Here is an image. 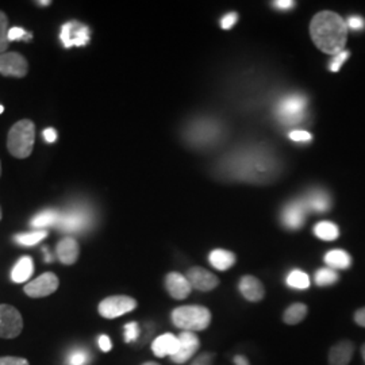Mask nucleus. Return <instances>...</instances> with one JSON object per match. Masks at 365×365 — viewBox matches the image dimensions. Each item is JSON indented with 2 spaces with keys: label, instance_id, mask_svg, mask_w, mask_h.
I'll list each match as a JSON object with an SVG mask.
<instances>
[{
  "label": "nucleus",
  "instance_id": "obj_13",
  "mask_svg": "<svg viewBox=\"0 0 365 365\" xmlns=\"http://www.w3.org/2000/svg\"><path fill=\"white\" fill-rule=\"evenodd\" d=\"M178 339H179V349L170 357V360L175 364H184L197 352L200 346V341L192 331H182L178 336Z\"/></svg>",
  "mask_w": 365,
  "mask_h": 365
},
{
  "label": "nucleus",
  "instance_id": "obj_15",
  "mask_svg": "<svg viewBox=\"0 0 365 365\" xmlns=\"http://www.w3.org/2000/svg\"><path fill=\"white\" fill-rule=\"evenodd\" d=\"M187 279L191 284V287L207 292L220 284V280L215 274H211L207 269L200 268V267H194L187 272Z\"/></svg>",
  "mask_w": 365,
  "mask_h": 365
},
{
  "label": "nucleus",
  "instance_id": "obj_11",
  "mask_svg": "<svg viewBox=\"0 0 365 365\" xmlns=\"http://www.w3.org/2000/svg\"><path fill=\"white\" fill-rule=\"evenodd\" d=\"M307 212L310 211L307 209L304 199L292 200L282 211V223L289 230H298L303 226Z\"/></svg>",
  "mask_w": 365,
  "mask_h": 365
},
{
  "label": "nucleus",
  "instance_id": "obj_3",
  "mask_svg": "<svg viewBox=\"0 0 365 365\" xmlns=\"http://www.w3.org/2000/svg\"><path fill=\"white\" fill-rule=\"evenodd\" d=\"M36 141V128L29 119L19 120L14 125L9 133L7 148L10 153L16 158H26L31 155Z\"/></svg>",
  "mask_w": 365,
  "mask_h": 365
},
{
  "label": "nucleus",
  "instance_id": "obj_51",
  "mask_svg": "<svg viewBox=\"0 0 365 365\" xmlns=\"http://www.w3.org/2000/svg\"><path fill=\"white\" fill-rule=\"evenodd\" d=\"M0 220H1V210H0Z\"/></svg>",
  "mask_w": 365,
  "mask_h": 365
},
{
  "label": "nucleus",
  "instance_id": "obj_33",
  "mask_svg": "<svg viewBox=\"0 0 365 365\" xmlns=\"http://www.w3.org/2000/svg\"><path fill=\"white\" fill-rule=\"evenodd\" d=\"M140 337V327L137 322H129L125 325V341L126 342H134Z\"/></svg>",
  "mask_w": 365,
  "mask_h": 365
},
{
  "label": "nucleus",
  "instance_id": "obj_12",
  "mask_svg": "<svg viewBox=\"0 0 365 365\" xmlns=\"http://www.w3.org/2000/svg\"><path fill=\"white\" fill-rule=\"evenodd\" d=\"M26 58L19 53L10 52L0 54V73L4 76H14V78H24L26 76Z\"/></svg>",
  "mask_w": 365,
  "mask_h": 365
},
{
  "label": "nucleus",
  "instance_id": "obj_42",
  "mask_svg": "<svg viewBox=\"0 0 365 365\" xmlns=\"http://www.w3.org/2000/svg\"><path fill=\"white\" fill-rule=\"evenodd\" d=\"M212 359H214L212 353H205V354L199 356L195 361L192 363V365H211L212 364Z\"/></svg>",
  "mask_w": 365,
  "mask_h": 365
},
{
  "label": "nucleus",
  "instance_id": "obj_16",
  "mask_svg": "<svg viewBox=\"0 0 365 365\" xmlns=\"http://www.w3.org/2000/svg\"><path fill=\"white\" fill-rule=\"evenodd\" d=\"M165 287L168 289L170 297L178 300L185 299L192 291L187 276L178 272H170L167 274Z\"/></svg>",
  "mask_w": 365,
  "mask_h": 365
},
{
  "label": "nucleus",
  "instance_id": "obj_14",
  "mask_svg": "<svg viewBox=\"0 0 365 365\" xmlns=\"http://www.w3.org/2000/svg\"><path fill=\"white\" fill-rule=\"evenodd\" d=\"M57 288H58L57 276L52 272H48L31 280L25 287V292L30 298H43L56 292Z\"/></svg>",
  "mask_w": 365,
  "mask_h": 365
},
{
  "label": "nucleus",
  "instance_id": "obj_31",
  "mask_svg": "<svg viewBox=\"0 0 365 365\" xmlns=\"http://www.w3.org/2000/svg\"><path fill=\"white\" fill-rule=\"evenodd\" d=\"M90 353L84 349H73L66 356V365H88Z\"/></svg>",
  "mask_w": 365,
  "mask_h": 365
},
{
  "label": "nucleus",
  "instance_id": "obj_29",
  "mask_svg": "<svg viewBox=\"0 0 365 365\" xmlns=\"http://www.w3.org/2000/svg\"><path fill=\"white\" fill-rule=\"evenodd\" d=\"M339 282V274L336 269H331L329 267L321 268L315 272V284L319 287H327L333 286Z\"/></svg>",
  "mask_w": 365,
  "mask_h": 365
},
{
  "label": "nucleus",
  "instance_id": "obj_27",
  "mask_svg": "<svg viewBox=\"0 0 365 365\" xmlns=\"http://www.w3.org/2000/svg\"><path fill=\"white\" fill-rule=\"evenodd\" d=\"M58 220H60V212H57L54 210H45L31 220V226H34L37 229H42V227L57 225Z\"/></svg>",
  "mask_w": 365,
  "mask_h": 365
},
{
  "label": "nucleus",
  "instance_id": "obj_41",
  "mask_svg": "<svg viewBox=\"0 0 365 365\" xmlns=\"http://www.w3.org/2000/svg\"><path fill=\"white\" fill-rule=\"evenodd\" d=\"M98 344H99V348L103 351V352H110L111 351V348H113V342H111V339L108 336H101L99 339H98Z\"/></svg>",
  "mask_w": 365,
  "mask_h": 365
},
{
  "label": "nucleus",
  "instance_id": "obj_1",
  "mask_svg": "<svg viewBox=\"0 0 365 365\" xmlns=\"http://www.w3.org/2000/svg\"><path fill=\"white\" fill-rule=\"evenodd\" d=\"M277 170L276 158L261 148L237 150L226 157L220 165V170L225 176L232 180L248 182H269Z\"/></svg>",
  "mask_w": 365,
  "mask_h": 365
},
{
  "label": "nucleus",
  "instance_id": "obj_48",
  "mask_svg": "<svg viewBox=\"0 0 365 365\" xmlns=\"http://www.w3.org/2000/svg\"><path fill=\"white\" fill-rule=\"evenodd\" d=\"M361 354H363V359H364L365 361V345L363 346V348H361Z\"/></svg>",
  "mask_w": 365,
  "mask_h": 365
},
{
  "label": "nucleus",
  "instance_id": "obj_38",
  "mask_svg": "<svg viewBox=\"0 0 365 365\" xmlns=\"http://www.w3.org/2000/svg\"><path fill=\"white\" fill-rule=\"evenodd\" d=\"M0 365H30L26 359L22 357H0Z\"/></svg>",
  "mask_w": 365,
  "mask_h": 365
},
{
  "label": "nucleus",
  "instance_id": "obj_45",
  "mask_svg": "<svg viewBox=\"0 0 365 365\" xmlns=\"http://www.w3.org/2000/svg\"><path fill=\"white\" fill-rule=\"evenodd\" d=\"M235 365H250V364H249L248 359H247V357H245V356H241V354H238V356H235Z\"/></svg>",
  "mask_w": 365,
  "mask_h": 365
},
{
  "label": "nucleus",
  "instance_id": "obj_49",
  "mask_svg": "<svg viewBox=\"0 0 365 365\" xmlns=\"http://www.w3.org/2000/svg\"><path fill=\"white\" fill-rule=\"evenodd\" d=\"M143 365H160L157 364V363H153V361H149V363H145V364Z\"/></svg>",
  "mask_w": 365,
  "mask_h": 365
},
{
  "label": "nucleus",
  "instance_id": "obj_4",
  "mask_svg": "<svg viewBox=\"0 0 365 365\" xmlns=\"http://www.w3.org/2000/svg\"><path fill=\"white\" fill-rule=\"evenodd\" d=\"M172 324L182 331H202L210 327L211 313L203 306H182L172 312Z\"/></svg>",
  "mask_w": 365,
  "mask_h": 365
},
{
  "label": "nucleus",
  "instance_id": "obj_19",
  "mask_svg": "<svg viewBox=\"0 0 365 365\" xmlns=\"http://www.w3.org/2000/svg\"><path fill=\"white\" fill-rule=\"evenodd\" d=\"M354 346L351 341L337 342L329 352V364L349 365L352 360Z\"/></svg>",
  "mask_w": 365,
  "mask_h": 365
},
{
  "label": "nucleus",
  "instance_id": "obj_24",
  "mask_svg": "<svg viewBox=\"0 0 365 365\" xmlns=\"http://www.w3.org/2000/svg\"><path fill=\"white\" fill-rule=\"evenodd\" d=\"M325 262L329 268L337 271V269H348L352 264V259H351V255L346 253L345 250L334 249L325 255Z\"/></svg>",
  "mask_w": 365,
  "mask_h": 365
},
{
  "label": "nucleus",
  "instance_id": "obj_8",
  "mask_svg": "<svg viewBox=\"0 0 365 365\" xmlns=\"http://www.w3.org/2000/svg\"><path fill=\"white\" fill-rule=\"evenodd\" d=\"M135 307H137L135 299L125 295H117V297L106 298L101 302L99 314L107 319H114L120 315L130 313Z\"/></svg>",
  "mask_w": 365,
  "mask_h": 365
},
{
  "label": "nucleus",
  "instance_id": "obj_34",
  "mask_svg": "<svg viewBox=\"0 0 365 365\" xmlns=\"http://www.w3.org/2000/svg\"><path fill=\"white\" fill-rule=\"evenodd\" d=\"M348 57H349V52H346V51L336 54V56L333 57V60L330 61V64H329V69H330L331 72H339L342 64L348 60Z\"/></svg>",
  "mask_w": 365,
  "mask_h": 365
},
{
  "label": "nucleus",
  "instance_id": "obj_46",
  "mask_svg": "<svg viewBox=\"0 0 365 365\" xmlns=\"http://www.w3.org/2000/svg\"><path fill=\"white\" fill-rule=\"evenodd\" d=\"M43 252H45V260H46V262H52V255H51V253H49L46 249H43Z\"/></svg>",
  "mask_w": 365,
  "mask_h": 365
},
{
  "label": "nucleus",
  "instance_id": "obj_5",
  "mask_svg": "<svg viewBox=\"0 0 365 365\" xmlns=\"http://www.w3.org/2000/svg\"><path fill=\"white\" fill-rule=\"evenodd\" d=\"M307 108V98L302 93H289L280 99L276 105V118L286 126L299 125L303 122Z\"/></svg>",
  "mask_w": 365,
  "mask_h": 365
},
{
  "label": "nucleus",
  "instance_id": "obj_47",
  "mask_svg": "<svg viewBox=\"0 0 365 365\" xmlns=\"http://www.w3.org/2000/svg\"><path fill=\"white\" fill-rule=\"evenodd\" d=\"M37 4H39V6H49V4H52V1L51 0H39V1H37Z\"/></svg>",
  "mask_w": 365,
  "mask_h": 365
},
{
  "label": "nucleus",
  "instance_id": "obj_37",
  "mask_svg": "<svg viewBox=\"0 0 365 365\" xmlns=\"http://www.w3.org/2000/svg\"><path fill=\"white\" fill-rule=\"evenodd\" d=\"M346 26L351 30H363L365 26V21L361 16H351L348 21H346Z\"/></svg>",
  "mask_w": 365,
  "mask_h": 365
},
{
  "label": "nucleus",
  "instance_id": "obj_21",
  "mask_svg": "<svg viewBox=\"0 0 365 365\" xmlns=\"http://www.w3.org/2000/svg\"><path fill=\"white\" fill-rule=\"evenodd\" d=\"M309 211L313 212H325L330 209V196L327 195V192L322 190H314L310 194H307L306 197H303Z\"/></svg>",
  "mask_w": 365,
  "mask_h": 365
},
{
  "label": "nucleus",
  "instance_id": "obj_26",
  "mask_svg": "<svg viewBox=\"0 0 365 365\" xmlns=\"http://www.w3.org/2000/svg\"><path fill=\"white\" fill-rule=\"evenodd\" d=\"M307 315V306L303 303H294L283 314V321L287 325H298Z\"/></svg>",
  "mask_w": 365,
  "mask_h": 365
},
{
  "label": "nucleus",
  "instance_id": "obj_43",
  "mask_svg": "<svg viewBox=\"0 0 365 365\" xmlns=\"http://www.w3.org/2000/svg\"><path fill=\"white\" fill-rule=\"evenodd\" d=\"M42 135H43L45 141H46V143H49V144H53V143L57 140V131L54 130L53 128H48V129H45L43 133H42Z\"/></svg>",
  "mask_w": 365,
  "mask_h": 365
},
{
  "label": "nucleus",
  "instance_id": "obj_36",
  "mask_svg": "<svg viewBox=\"0 0 365 365\" xmlns=\"http://www.w3.org/2000/svg\"><path fill=\"white\" fill-rule=\"evenodd\" d=\"M237 21H238V15H237V14H226L221 19L222 29H225V30L232 29V27L235 26V24H237Z\"/></svg>",
  "mask_w": 365,
  "mask_h": 365
},
{
  "label": "nucleus",
  "instance_id": "obj_2",
  "mask_svg": "<svg viewBox=\"0 0 365 365\" xmlns=\"http://www.w3.org/2000/svg\"><path fill=\"white\" fill-rule=\"evenodd\" d=\"M310 34L318 49L336 56L344 52L348 38V26L339 14L324 11L314 16Z\"/></svg>",
  "mask_w": 365,
  "mask_h": 365
},
{
  "label": "nucleus",
  "instance_id": "obj_32",
  "mask_svg": "<svg viewBox=\"0 0 365 365\" xmlns=\"http://www.w3.org/2000/svg\"><path fill=\"white\" fill-rule=\"evenodd\" d=\"M9 19L6 16V14L0 11V53L3 52L9 48Z\"/></svg>",
  "mask_w": 365,
  "mask_h": 365
},
{
  "label": "nucleus",
  "instance_id": "obj_39",
  "mask_svg": "<svg viewBox=\"0 0 365 365\" xmlns=\"http://www.w3.org/2000/svg\"><path fill=\"white\" fill-rule=\"evenodd\" d=\"M27 31H25L22 27H13V29H10V31H9V41H10V42H11V41H22Z\"/></svg>",
  "mask_w": 365,
  "mask_h": 365
},
{
  "label": "nucleus",
  "instance_id": "obj_18",
  "mask_svg": "<svg viewBox=\"0 0 365 365\" xmlns=\"http://www.w3.org/2000/svg\"><path fill=\"white\" fill-rule=\"evenodd\" d=\"M178 349H179V339L170 333H165L152 342V351L155 353V356L161 359L167 356L172 357L175 353L178 352Z\"/></svg>",
  "mask_w": 365,
  "mask_h": 365
},
{
  "label": "nucleus",
  "instance_id": "obj_28",
  "mask_svg": "<svg viewBox=\"0 0 365 365\" xmlns=\"http://www.w3.org/2000/svg\"><path fill=\"white\" fill-rule=\"evenodd\" d=\"M286 283L289 288H295V289H307L310 287V277L309 274L300 269H294L288 274Z\"/></svg>",
  "mask_w": 365,
  "mask_h": 365
},
{
  "label": "nucleus",
  "instance_id": "obj_17",
  "mask_svg": "<svg viewBox=\"0 0 365 365\" xmlns=\"http://www.w3.org/2000/svg\"><path fill=\"white\" fill-rule=\"evenodd\" d=\"M238 288H240V292L242 294V297L249 302H260L265 294L260 280L250 274H247L241 279Z\"/></svg>",
  "mask_w": 365,
  "mask_h": 365
},
{
  "label": "nucleus",
  "instance_id": "obj_22",
  "mask_svg": "<svg viewBox=\"0 0 365 365\" xmlns=\"http://www.w3.org/2000/svg\"><path fill=\"white\" fill-rule=\"evenodd\" d=\"M210 264L218 271H227L235 265V253L225 250V249H215L209 255Z\"/></svg>",
  "mask_w": 365,
  "mask_h": 365
},
{
  "label": "nucleus",
  "instance_id": "obj_44",
  "mask_svg": "<svg viewBox=\"0 0 365 365\" xmlns=\"http://www.w3.org/2000/svg\"><path fill=\"white\" fill-rule=\"evenodd\" d=\"M354 321H356V324L359 327H365V307L356 312V314H354Z\"/></svg>",
  "mask_w": 365,
  "mask_h": 365
},
{
  "label": "nucleus",
  "instance_id": "obj_9",
  "mask_svg": "<svg viewBox=\"0 0 365 365\" xmlns=\"http://www.w3.org/2000/svg\"><path fill=\"white\" fill-rule=\"evenodd\" d=\"M60 39L66 49L72 46H86L90 43L91 31L88 26L80 24L78 21H71L61 27Z\"/></svg>",
  "mask_w": 365,
  "mask_h": 365
},
{
  "label": "nucleus",
  "instance_id": "obj_23",
  "mask_svg": "<svg viewBox=\"0 0 365 365\" xmlns=\"http://www.w3.org/2000/svg\"><path fill=\"white\" fill-rule=\"evenodd\" d=\"M34 272V262L33 259L25 256L16 261L11 271V279L14 283H25L30 279V276Z\"/></svg>",
  "mask_w": 365,
  "mask_h": 365
},
{
  "label": "nucleus",
  "instance_id": "obj_7",
  "mask_svg": "<svg viewBox=\"0 0 365 365\" xmlns=\"http://www.w3.org/2000/svg\"><path fill=\"white\" fill-rule=\"evenodd\" d=\"M24 319L21 313L9 304H0V337L15 339L21 334Z\"/></svg>",
  "mask_w": 365,
  "mask_h": 365
},
{
  "label": "nucleus",
  "instance_id": "obj_52",
  "mask_svg": "<svg viewBox=\"0 0 365 365\" xmlns=\"http://www.w3.org/2000/svg\"><path fill=\"white\" fill-rule=\"evenodd\" d=\"M0 173H1V164H0Z\"/></svg>",
  "mask_w": 365,
  "mask_h": 365
},
{
  "label": "nucleus",
  "instance_id": "obj_25",
  "mask_svg": "<svg viewBox=\"0 0 365 365\" xmlns=\"http://www.w3.org/2000/svg\"><path fill=\"white\" fill-rule=\"evenodd\" d=\"M314 235L324 241H334L339 237V226L333 222H319L314 227Z\"/></svg>",
  "mask_w": 365,
  "mask_h": 365
},
{
  "label": "nucleus",
  "instance_id": "obj_30",
  "mask_svg": "<svg viewBox=\"0 0 365 365\" xmlns=\"http://www.w3.org/2000/svg\"><path fill=\"white\" fill-rule=\"evenodd\" d=\"M48 233L45 230H38V232H31V233H24V235H16L14 237V241L19 245L24 247H34L37 245L39 241L46 238Z\"/></svg>",
  "mask_w": 365,
  "mask_h": 365
},
{
  "label": "nucleus",
  "instance_id": "obj_6",
  "mask_svg": "<svg viewBox=\"0 0 365 365\" xmlns=\"http://www.w3.org/2000/svg\"><path fill=\"white\" fill-rule=\"evenodd\" d=\"M185 137L196 148H206L221 138V125L211 119H197L187 129Z\"/></svg>",
  "mask_w": 365,
  "mask_h": 365
},
{
  "label": "nucleus",
  "instance_id": "obj_20",
  "mask_svg": "<svg viewBox=\"0 0 365 365\" xmlns=\"http://www.w3.org/2000/svg\"><path fill=\"white\" fill-rule=\"evenodd\" d=\"M78 253L80 248L76 240L66 237L64 240H61L57 245V257L66 265H72L75 264L78 259Z\"/></svg>",
  "mask_w": 365,
  "mask_h": 365
},
{
  "label": "nucleus",
  "instance_id": "obj_40",
  "mask_svg": "<svg viewBox=\"0 0 365 365\" xmlns=\"http://www.w3.org/2000/svg\"><path fill=\"white\" fill-rule=\"evenodd\" d=\"M272 4H274V9L286 11V10H291L295 6V1H292V0H276Z\"/></svg>",
  "mask_w": 365,
  "mask_h": 365
},
{
  "label": "nucleus",
  "instance_id": "obj_35",
  "mask_svg": "<svg viewBox=\"0 0 365 365\" xmlns=\"http://www.w3.org/2000/svg\"><path fill=\"white\" fill-rule=\"evenodd\" d=\"M289 138L292 141H297V143H309V141H312L313 137L309 131L294 130L289 133Z\"/></svg>",
  "mask_w": 365,
  "mask_h": 365
},
{
  "label": "nucleus",
  "instance_id": "obj_50",
  "mask_svg": "<svg viewBox=\"0 0 365 365\" xmlns=\"http://www.w3.org/2000/svg\"><path fill=\"white\" fill-rule=\"evenodd\" d=\"M3 111H4V107H3V106H0V114H1Z\"/></svg>",
  "mask_w": 365,
  "mask_h": 365
},
{
  "label": "nucleus",
  "instance_id": "obj_10",
  "mask_svg": "<svg viewBox=\"0 0 365 365\" xmlns=\"http://www.w3.org/2000/svg\"><path fill=\"white\" fill-rule=\"evenodd\" d=\"M91 223V214L84 209H73L60 214L57 227L68 233L83 232Z\"/></svg>",
  "mask_w": 365,
  "mask_h": 365
}]
</instances>
